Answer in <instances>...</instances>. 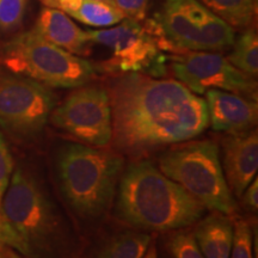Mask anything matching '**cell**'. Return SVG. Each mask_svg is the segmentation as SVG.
<instances>
[{
	"label": "cell",
	"mask_w": 258,
	"mask_h": 258,
	"mask_svg": "<svg viewBox=\"0 0 258 258\" xmlns=\"http://www.w3.org/2000/svg\"><path fill=\"white\" fill-rule=\"evenodd\" d=\"M111 144L138 160L159 147L199 137L209 125L206 101L173 79L124 73L108 86Z\"/></svg>",
	"instance_id": "cell-1"
},
{
	"label": "cell",
	"mask_w": 258,
	"mask_h": 258,
	"mask_svg": "<svg viewBox=\"0 0 258 258\" xmlns=\"http://www.w3.org/2000/svg\"><path fill=\"white\" fill-rule=\"evenodd\" d=\"M0 243L28 258L62 253V218L36 177L23 167L12 173L0 206Z\"/></svg>",
	"instance_id": "cell-2"
},
{
	"label": "cell",
	"mask_w": 258,
	"mask_h": 258,
	"mask_svg": "<svg viewBox=\"0 0 258 258\" xmlns=\"http://www.w3.org/2000/svg\"><path fill=\"white\" fill-rule=\"evenodd\" d=\"M206 207L151 161L138 159L122 172L116 214L141 230H182L196 224Z\"/></svg>",
	"instance_id": "cell-3"
},
{
	"label": "cell",
	"mask_w": 258,
	"mask_h": 258,
	"mask_svg": "<svg viewBox=\"0 0 258 258\" xmlns=\"http://www.w3.org/2000/svg\"><path fill=\"white\" fill-rule=\"evenodd\" d=\"M123 171L117 151L67 143L56 156L59 185L71 209L84 220L102 218L114 201Z\"/></svg>",
	"instance_id": "cell-4"
},
{
	"label": "cell",
	"mask_w": 258,
	"mask_h": 258,
	"mask_svg": "<svg viewBox=\"0 0 258 258\" xmlns=\"http://www.w3.org/2000/svg\"><path fill=\"white\" fill-rule=\"evenodd\" d=\"M158 169L184 188L206 209L232 215L237 211L234 196L226 183L220 151L214 140L176 144L158 160Z\"/></svg>",
	"instance_id": "cell-5"
},
{
	"label": "cell",
	"mask_w": 258,
	"mask_h": 258,
	"mask_svg": "<svg viewBox=\"0 0 258 258\" xmlns=\"http://www.w3.org/2000/svg\"><path fill=\"white\" fill-rule=\"evenodd\" d=\"M0 67L49 86L76 89L96 77L90 61L50 43L34 30L22 32L0 49Z\"/></svg>",
	"instance_id": "cell-6"
},
{
	"label": "cell",
	"mask_w": 258,
	"mask_h": 258,
	"mask_svg": "<svg viewBox=\"0 0 258 258\" xmlns=\"http://www.w3.org/2000/svg\"><path fill=\"white\" fill-rule=\"evenodd\" d=\"M159 23L157 18L146 19L145 23L123 19L116 27L88 30L89 40L111 51L110 59L102 63L108 73H144L159 76L165 72L164 61L158 43Z\"/></svg>",
	"instance_id": "cell-7"
},
{
	"label": "cell",
	"mask_w": 258,
	"mask_h": 258,
	"mask_svg": "<svg viewBox=\"0 0 258 258\" xmlns=\"http://www.w3.org/2000/svg\"><path fill=\"white\" fill-rule=\"evenodd\" d=\"M56 104L49 86L0 67V129L16 140L40 137Z\"/></svg>",
	"instance_id": "cell-8"
},
{
	"label": "cell",
	"mask_w": 258,
	"mask_h": 258,
	"mask_svg": "<svg viewBox=\"0 0 258 258\" xmlns=\"http://www.w3.org/2000/svg\"><path fill=\"white\" fill-rule=\"evenodd\" d=\"M171 43L182 51H218L234 43V31L200 0H165L156 17Z\"/></svg>",
	"instance_id": "cell-9"
},
{
	"label": "cell",
	"mask_w": 258,
	"mask_h": 258,
	"mask_svg": "<svg viewBox=\"0 0 258 258\" xmlns=\"http://www.w3.org/2000/svg\"><path fill=\"white\" fill-rule=\"evenodd\" d=\"M49 121L56 128L95 147L111 143V105L108 90L101 85L79 86L62 104L54 108Z\"/></svg>",
	"instance_id": "cell-10"
},
{
	"label": "cell",
	"mask_w": 258,
	"mask_h": 258,
	"mask_svg": "<svg viewBox=\"0 0 258 258\" xmlns=\"http://www.w3.org/2000/svg\"><path fill=\"white\" fill-rule=\"evenodd\" d=\"M171 70L194 93L222 90L257 101V83L215 51H185L171 56Z\"/></svg>",
	"instance_id": "cell-11"
},
{
	"label": "cell",
	"mask_w": 258,
	"mask_h": 258,
	"mask_svg": "<svg viewBox=\"0 0 258 258\" xmlns=\"http://www.w3.org/2000/svg\"><path fill=\"white\" fill-rule=\"evenodd\" d=\"M221 167L232 195L240 198L244 190L257 177V129L228 134L222 140Z\"/></svg>",
	"instance_id": "cell-12"
},
{
	"label": "cell",
	"mask_w": 258,
	"mask_h": 258,
	"mask_svg": "<svg viewBox=\"0 0 258 258\" xmlns=\"http://www.w3.org/2000/svg\"><path fill=\"white\" fill-rule=\"evenodd\" d=\"M205 95L209 123L215 132L235 134L256 127L257 101L222 90H208Z\"/></svg>",
	"instance_id": "cell-13"
},
{
	"label": "cell",
	"mask_w": 258,
	"mask_h": 258,
	"mask_svg": "<svg viewBox=\"0 0 258 258\" xmlns=\"http://www.w3.org/2000/svg\"><path fill=\"white\" fill-rule=\"evenodd\" d=\"M41 37L77 56H88L92 42L88 34L70 16L57 9L44 6L32 29Z\"/></svg>",
	"instance_id": "cell-14"
},
{
	"label": "cell",
	"mask_w": 258,
	"mask_h": 258,
	"mask_svg": "<svg viewBox=\"0 0 258 258\" xmlns=\"http://www.w3.org/2000/svg\"><path fill=\"white\" fill-rule=\"evenodd\" d=\"M192 234L206 258H230L234 235L231 215L213 212L199 222Z\"/></svg>",
	"instance_id": "cell-15"
},
{
	"label": "cell",
	"mask_w": 258,
	"mask_h": 258,
	"mask_svg": "<svg viewBox=\"0 0 258 258\" xmlns=\"http://www.w3.org/2000/svg\"><path fill=\"white\" fill-rule=\"evenodd\" d=\"M47 8L57 9L70 17L93 28H108L125 18L115 5L101 0H40Z\"/></svg>",
	"instance_id": "cell-16"
},
{
	"label": "cell",
	"mask_w": 258,
	"mask_h": 258,
	"mask_svg": "<svg viewBox=\"0 0 258 258\" xmlns=\"http://www.w3.org/2000/svg\"><path fill=\"white\" fill-rule=\"evenodd\" d=\"M232 29L249 28L257 15V0H200Z\"/></svg>",
	"instance_id": "cell-17"
},
{
	"label": "cell",
	"mask_w": 258,
	"mask_h": 258,
	"mask_svg": "<svg viewBox=\"0 0 258 258\" xmlns=\"http://www.w3.org/2000/svg\"><path fill=\"white\" fill-rule=\"evenodd\" d=\"M150 234L124 232L115 235L102 247L96 258H143L150 246Z\"/></svg>",
	"instance_id": "cell-18"
},
{
	"label": "cell",
	"mask_w": 258,
	"mask_h": 258,
	"mask_svg": "<svg viewBox=\"0 0 258 258\" xmlns=\"http://www.w3.org/2000/svg\"><path fill=\"white\" fill-rule=\"evenodd\" d=\"M232 46H234L233 51L228 55L227 60L241 72L256 78L258 74L257 32L247 29Z\"/></svg>",
	"instance_id": "cell-19"
},
{
	"label": "cell",
	"mask_w": 258,
	"mask_h": 258,
	"mask_svg": "<svg viewBox=\"0 0 258 258\" xmlns=\"http://www.w3.org/2000/svg\"><path fill=\"white\" fill-rule=\"evenodd\" d=\"M28 0H0V32H12L23 22Z\"/></svg>",
	"instance_id": "cell-20"
},
{
	"label": "cell",
	"mask_w": 258,
	"mask_h": 258,
	"mask_svg": "<svg viewBox=\"0 0 258 258\" xmlns=\"http://www.w3.org/2000/svg\"><path fill=\"white\" fill-rule=\"evenodd\" d=\"M252 230L245 219L234 220V235L230 258H253Z\"/></svg>",
	"instance_id": "cell-21"
},
{
	"label": "cell",
	"mask_w": 258,
	"mask_h": 258,
	"mask_svg": "<svg viewBox=\"0 0 258 258\" xmlns=\"http://www.w3.org/2000/svg\"><path fill=\"white\" fill-rule=\"evenodd\" d=\"M173 258H206L200 250L191 232L179 231L172 234L167 243Z\"/></svg>",
	"instance_id": "cell-22"
},
{
	"label": "cell",
	"mask_w": 258,
	"mask_h": 258,
	"mask_svg": "<svg viewBox=\"0 0 258 258\" xmlns=\"http://www.w3.org/2000/svg\"><path fill=\"white\" fill-rule=\"evenodd\" d=\"M14 167L15 164L12 154L10 152L4 134L0 129V206H2L3 198H4V194L9 186L12 173H14Z\"/></svg>",
	"instance_id": "cell-23"
},
{
	"label": "cell",
	"mask_w": 258,
	"mask_h": 258,
	"mask_svg": "<svg viewBox=\"0 0 258 258\" xmlns=\"http://www.w3.org/2000/svg\"><path fill=\"white\" fill-rule=\"evenodd\" d=\"M114 3L121 10L125 18L144 22L146 18L150 0H114Z\"/></svg>",
	"instance_id": "cell-24"
},
{
	"label": "cell",
	"mask_w": 258,
	"mask_h": 258,
	"mask_svg": "<svg viewBox=\"0 0 258 258\" xmlns=\"http://www.w3.org/2000/svg\"><path fill=\"white\" fill-rule=\"evenodd\" d=\"M241 200H243V205L250 212L256 213L258 208V180L257 177L252 182L247 185V188L244 190L241 194Z\"/></svg>",
	"instance_id": "cell-25"
},
{
	"label": "cell",
	"mask_w": 258,
	"mask_h": 258,
	"mask_svg": "<svg viewBox=\"0 0 258 258\" xmlns=\"http://www.w3.org/2000/svg\"><path fill=\"white\" fill-rule=\"evenodd\" d=\"M2 252L4 258H28V257H23L22 254H19L17 251L10 249V247H6V246L3 247Z\"/></svg>",
	"instance_id": "cell-26"
},
{
	"label": "cell",
	"mask_w": 258,
	"mask_h": 258,
	"mask_svg": "<svg viewBox=\"0 0 258 258\" xmlns=\"http://www.w3.org/2000/svg\"><path fill=\"white\" fill-rule=\"evenodd\" d=\"M143 258H158V253H157V249L154 245H152V246H148V249L146 251V253L144 254Z\"/></svg>",
	"instance_id": "cell-27"
},
{
	"label": "cell",
	"mask_w": 258,
	"mask_h": 258,
	"mask_svg": "<svg viewBox=\"0 0 258 258\" xmlns=\"http://www.w3.org/2000/svg\"><path fill=\"white\" fill-rule=\"evenodd\" d=\"M101 2H104V3H108V4H111V5H115L114 0H101ZM116 6V5H115ZM117 8V6H116Z\"/></svg>",
	"instance_id": "cell-28"
},
{
	"label": "cell",
	"mask_w": 258,
	"mask_h": 258,
	"mask_svg": "<svg viewBox=\"0 0 258 258\" xmlns=\"http://www.w3.org/2000/svg\"><path fill=\"white\" fill-rule=\"evenodd\" d=\"M0 258H4V256H3V252H2V250H0Z\"/></svg>",
	"instance_id": "cell-29"
},
{
	"label": "cell",
	"mask_w": 258,
	"mask_h": 258,
	"mask_svg": "<svg viewBox=\"0 0 258 258\" xmlns=\"http://www.w3.org/2000/svg\"><path fill=\"white\" fill-rule=\"evenodd\" d=\"M3 247H4V246H3V245H2V243H0V250H2V249H3Z\"/></svg>",
	"instance_id": "cell-30"
}]
</instances>
